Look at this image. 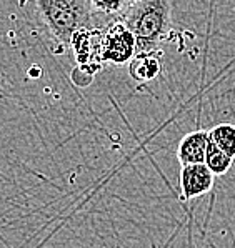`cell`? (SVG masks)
Instances as JSON below:
<instances>
[{
  "label": "cell",
  "mask_w": 235,
  "mask_h": 248,
  "mask_svg": "<svg viewBox=\"0 0 235 248\" xmlns=\"http://www.w3.org/2000/svg\"><path fill=\"white\" fill-rule=\"evenodd\" d=\"M132 32L137 53L157 52L172 29L170 0H137L120 18Z\"/></svg>",
  "instance_id": "1"
},
{
  "label": "cell",
  "mask_w": 235,
  "mask_h": 248,
  "mask_svg": "<svg viewBox=\"0 0 235 248\" xmlns=\"http://www.w3.org/2000/svg\"><path fill=\"white\" fill-rule=\"evenodd\" d=\"M35 9L52 39L62 47H70L78 30L102 27L90 0H35Z\"/></svg>",
  "instance_id": "2"
},
{
  "label": "cell",
  "mask_w": 235,
  "mask_h": 248,
  "mask_svg": "<svg viewBox=\"0 0 235 248\" xmlns=\"http://www.w3.org/2000/svg\"><path fill=\"white\" fill-rule=\"evenodd\" d=\"M208 143H210L208 130H195L187 133L177 147V158L180 162V167L205 162Z\"/></svg>",
  "instance_id": "6"
},
{
  "label": "cell",
  "mask_w": 235,
  "mask_h": 248,
  "mask_svg": "<svg viewBox=\"0 0 235 248\" xmlns=\"http://www.w3.org/2000/svg\"><path fill=\"white\" fill-rule=\"evenodd\" d=\"M137 0H90L97 20L104 27L112 20H119Z\"/></svg>",
  "instance_id": "8"
},
{
  "label": "cell",
  "mask_w": 235,
  "mask_h": 248,
  "mask_svg": "<svg viewBox=\"0 0 235 248\" xmlns=\"http://www.w3.org/2000/svg\"><path fill=\"white\" fill-rule=\"evenodd\" d=\"M207 169L215 175V177H222L230 170V167L234 165V158H230L227 154H223L222 150H219L217 147H214L212 143H208L207 148V157L205 162Z\"/></svg>",
  "instance_id": "10"
},
{
  "label": "cell",
  "mask_w": 235,
  "mask_h": 248,
  "mask_svg": "<svg viewBox=\"0 0 235 248\" xmlns=\"http://www.w3.org/2000/svg\"><path fill=\"white\" fill-rule=\"evenodd\" d=\"M162 70V62H160V50L157 52H145V53H137L134 59L128 63V74L135 82L145 83L152 82L158 77Z\"/></svg>",
  "instance_id": "7"
},
{
  "label": "cell",
  "mask_w": 235,
  "mask_h": 248,
  "mask_svg": "<svg viewBox=\"0 0 235 248\" xmlns=\"http://www.w3.org/2000/svg\"><path fill=\"white\" fill-rule=\"evenodd\" d=\"M215 175L207 169L205 163L180 167L179 185L182 192V202H188L199 198L214 188Z\"/></svg>",
  "instance_id": "4"
},
{
  "label": "cell",
  "mask_w": 235,
  "mask_h": 248,
  "mask_svg": "<svg viewBox=\"0 0 235 248\" xmlns=\"http://www.w3.org/2000/svg\"><path fill=\"white\" fill-rule=\"evenodd\" d=\"M100 29L102 27H92V29L78 30L72 37L70 47L74 50L75 60L80 68L87 70V74L92 75L89 68L92 67L94 72L100 70L102 65L98 62V40H100Z\"/></svg>",
  "instance_id": "5"
},
{
  "label": "cell",
  "mask_w": 235,
  "mask_h": 248,
  "mask_svg": "<svg viewBox=\"0 0 235 248\" xmlns=\"http://www.w3.org/2000/svg\"><path fill=\"white\" fill-rule=\"evenodd\" d=\"M137 55V44L122 20H112L100 29L98 62L100 65L122 67Z\"/></svg>",
  "instance_id": "3"
},
{
  "label": "cell",
  "mask_w": 235,
  "mask_h": 248,
  "mask_svg": "<svg viewBox=\"0 0 235 248\" xmlns=\"http://www.w3.org/2000/svg\"><path fill=\"white\" fill-rule=\"evenodd\" d=\"M208 140L214 147L235 160V125L219 124L208 130Z\"/></svg>",
  "instance_id": "9"
}]
</instances>
